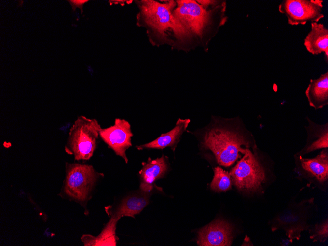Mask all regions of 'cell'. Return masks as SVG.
Returning <instances> with one entry per match:
<instances>
[{
    "instance_id": "1",
    "label": "cell",
    "mask_w": 328,
    "mask_h": 246,
    "mask_svg": "<svg viewBox=\"0 0 328 246\" xmlns=\"http://www.w3.org/2000/svg\"><path fill=\"white\" fill-rule=\"evenodd\" d=\"M173 11L188 34L193 49L208 51L210 41L227 21L226 1L222 0H178Z\"/></svg>"
},
{
    "instance_id": "2",
    "label": "cell",
    "mask_w": 328,
    "mask_h": 246,
    "mask_svg": "<svg viewBox=\"0 0 328 246\" xmlns=\"http://www.w3.org/2000/svg\"><path fill=\"white\" fill-rule=\"evenodd\" d=\"M137 2V24L146 28L152 44H168L186 52L193 50L188 33L174 16L176 1L143 0Z\"/></svg>"
},
{
    "instance_id": "3",
    "label": "cell",
    "mask_w": 328,
    "mask_h": 246,
    "mask_svg": "<svg viewBox=\"0 0 328 246\" xmlns=\"http://www.w3.org/2000/svg\"><path fill=\"white\" fill-rule=\"evenodd\" d=\"M216 119L205 131L202 144L220 165L229 167L249 149L250 142L235 118Z\"/></svg>"
},
{
    "instance_id": "4",
    "label": "cell",
    "mask_w": 328,
    "mask_h": 246,
    "mask_svg": "<svg viewBox=\"0 0 328 246\" xmlns=\"http://www.w3.org/2000/svg\"><path fill=\"white\" fill-rule=\"evenodd\" d=\"M102 129L95 119L80 116L70 129L65 151L75 160H88L96 148V140Z\"/></svg>"
},
{
    "instance_id": "5",
    "label": "cell",
    "mask_w": 328,
    "mask_h": 246,
    "mask_svg": "<svg viewBox=\"0 0 328 246\" xmlns=\"http://www.w3.org/2000/svg\"><path fill=\"white\" fill-rule=\"evenodd\" d=\"M65 172L62 193L67 198L81 204L91 198L95 184L103 176L92 165L78 163H67Z\"/></svg>"
},
{
    "instance_id": "6",
    "label": "cell",
    "mask_w": 328,
    "mask_h": 246,
    "mask_svg": "<svg viewBox=\"0 0 328 246\" xmlns=\"http://www.w3.org/2000/svg\"><path fill=\"white\" fill-rule=\"evenodd\" d=\"M230 174L237 188L246 192H258L265 180V173L256 155L248 149Z\"/></svg>"
},
{
    "instance_id": "7",
    "label": "cell",
    "mask_w": 328,
    "mask_h": 246,
    "mask_svg": "<svg viewBox=\"0 0 328 246\" xmlns=\"http://www.w3.org/2000/svg\"><path fill=\"white\" fill-rule=\"evenodd\" d=\"M149 193L140 191V192L130 195L124 199L115 209L111 218L101 233L95 237L96 243L100 246H113L116 244V226L123 217L135 218L149 202Z\"/></svg>"
},
{
    "instance_id": "8",
    "label": "cell",
    "mask_w": 328,
    "mask_h": 246,
    "mask_svg": "<svg viewBox=\"0 0 328 246\" xmlns=\"http://www.w3.org/2000/svg\"><path fill=\"white\" fill-rule=\"evenodd\" d=\"M323 3L322 0H283L278 10L292 26L318 23L324 17Z\"/></svg>"
},
{
    "instance_id": "9",
    "label": "cell",
    "mask_w": 328,
    "mask_h": 246,
    "mask_svg": "<svg viewBox=\"0 0 328 246\" xmlns=\"http://www.w3.org/2000/svg\"><path fill=\"white\" fill-rule=\"evenodd\" d=\"M99 136L117 155L128 163L126 151L132 146L131 137L133 134L127 121L116 118L113 125L101 129Z\"/></svg>"
},
{
    "instance_id": "10",
    "label": "cell",
    "mask_w": 328,
    "mask_h": 246,
    "mask_svg": "<svg viewBox=\"0 0 328 246\" xmlns=\"http://www.w3.org/2000/svg\"><path fill=\"white\" fill-rule=\"evenodd\" d=\"M232 239L231 225L223 220L217 219L200 229L197 242L200 246H229Z\"/></svg>"
},
{
    "instance_id": "11",
    "label": "cell",
    "mask_w": 328,
    "mask_h": 246,
    "mask_svg": "<svg viewBox=\"0 0 328 246\" xmlns=\"http://www.w3.org/2000/svg\"><path fill=\"white\" fill-rule=\"evenodd\" d=\"M168 165L167 157L163 155L161 157L152 160L149 158L147 162H143L142 168L139 172L140 178V190L150 192L155 181L164 177L167 172Z\"/></svg>"
},
{
    "instance_id": "12",
    "label": "cell",
    "mask_w": 328,
    "mask_h": 246,
    "mask_svg": "<svg viewBox=\"0 0 328 246\" xmlns=\"http://www.w3.org/2000/svg\"><path fill=\"white\" fill-rule=\"evenodd\" d=\"M190 122L189 119H179L175 126L168 132L162 134L153 141L149 143L136 146L138 150L144 149H163L167 147H170L174 151L177 144L180 141L182 134L186 131Z\"/></svg>"
},
{
    "instance_id": "13",
    "label": "cell",
    "mask_w": 328,
    "mask_h": 246,
    "mask_svg": "<svg viewBox=\"0 0 328 246\" xmlns=\"http://www.w3.org/2000/svg\"><path fill=\"white\" fill-rule=\"evenodd\" d=\"M306 50L313 55L324 53L326 61L328 60V29L324 24L311 23V30L304 40Z\"/></svg>"
},
{
    "instance_id": "14",
    "label": "cell",
    "mask_w": 328,
    "mask_h": 246,
    "mask_svg": "<svg viewBox=\"0 0 328 246\" xmlns=\"http://www.w3.org/2000/svg\"><path fill=\"white\" fill-rule=\"evenodd\" d=\"M309 105L315 110L328 104V72L321 74L315 79H311L305 90Z\"/></svg>"
},
{
    "instance_id": "15",
    "label": "cell",
    "mask_w": 328,
    "mask_h": 246,
    "mask_svg": "<svg viewBox=\"0 0 328 246\" xmlns=\"http://www.w3.org/2000/svg\"><path fill=\"white\" fill-rule=\"evenodd\" d=\"M301 168L310 176L315 178L320 182H324L328 178V149H324L315 157L304 158L299 157Z\"/></svg>"
},
{
    "instance_id": "16",
    "label": "cell",
    "mask_w": 328,
    "mask_h": 246,
    "mask_svg": "<svg viewBox=\"0 0 328 246\" xmlns=\"http://www.w3.org/2000/svg\"><path fill=\"white\" fill-rule=\"evenodd\" d=\"M308 122L305 129L309 138L313 139L303 149L304 153L328 147V124H319L307 117Z\"/></svg>"
},
{
    "instance_id": "17",
    "label": "cell",
    "mask_w": 328,
    "mask_h": 246,
    "mask_svg": "<svg viewBox=\"0 0 328 246\" xmlns=\"http://www.w3.org/2000/svg\"><path fill=\"white\" fill-rule=\"evenodd\" d=\"M232 183L230 172L220 167L215 168L214 175L210 185L212 190L217 192L226 191L231 188Z\"/></svg>"
},
{
    "instance_id": "18",
    "label": "cell",
    "mask_w": 328,
    "mask_h": 246,
    "mask_svg": "<svg viewBox=\"0 0 328 246\" xmlns=\"http://www.w3.org/2000/svg\"><path fill=\"white\" fill-rule=\"evenodd\" d=\"M328 236V221H326L321 224H317L314 229L313 233L310 236V238L314 241L316 240L320 242L325 241Z\"/></svg>"
},
{
    "instance_id": "19",
    "label": "cell",
    "mask_w": 328,
    "mask_h": 246,
    "mask_svg": "<svg viewBox=\"0 0 328 246\" xmlns=\"http://www.w3.org/2000/svg\"><path fill=\"white\" fill-rule=\"evenodd\" d=\"M71 4L73 11H75L76 8H78L81 10V13H82V7L83 5L87 2L88 0H68Z\"/></svg>"
}]
</instances>
